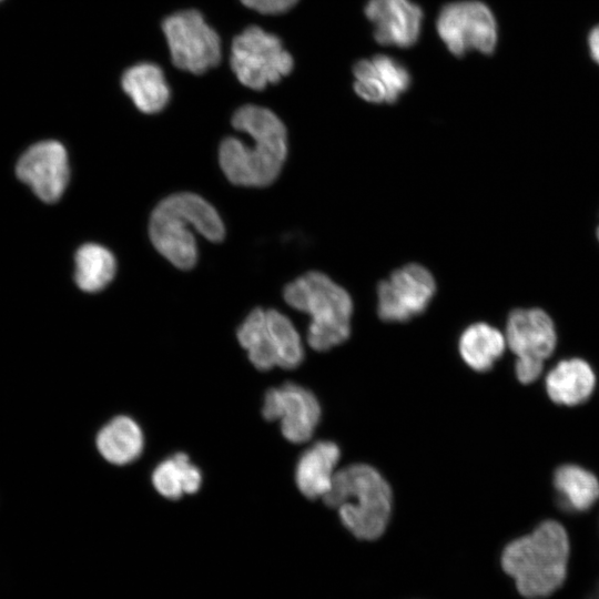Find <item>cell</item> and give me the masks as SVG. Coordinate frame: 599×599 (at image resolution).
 Segmentation results:
<instances>
[{"label": "cell", "mask_w": 599, "mask_h": 599, "mask_svg": "<svg viewBox=\"0 0 599 599\" xmlns=\"http://www.w3.org/2000/svg\"><path fill=\"white\" fill-rule=\"evenodd\" d=\"M232 125L251 138L247 144L230 136L220 145L219 160L226 177L236 185L263 187L280 175L287 156V130L270 109L243 105L232 118Z\"/></svg>", "instance_id": "6da1fadb"}, {"label": "cell", "mask_w": 599, "mask_h": 599, "mask_svg": "<svg viewBox=\"0 0 599 599\" xmlns=\"http://www.w3.org/2000/svg\"><path fill=\"white\" fill-rule=\"evenodd\" d=\"M570 550L566 526L555 518H545L530 531L507 541L499 562L521 597L544 599L564 585Z\"/></svg>", "instance_id": "7a4b0ae2"}, {"label": "cell", "mask_w": 599, "mask_h": 599, "mask_svg": "<svg viewBox=\"0 0 599 599\" xmlns=\"http://www.w3.org/2000/svg\"><path fill=\"white\" fill-rule=\"evenodd\" d=\"M150 238L156 251L181 270L197 261L194 232L209 241L221 242L225 226L217 211L202 196L182 192L162 200L150 219Z\"/></svg>", "instance_id": "3957f363"}, {"label": "cell", "mask_w": 599, "mask_h": 599, "mask_svg": "<svg viewBox=\"0 0 599 599\" xmlns=\"http://www.w3.org/2000/svg\"><path fill=\"white\" fill-rule=\"evenodd\" d=\"M324 502L336 508L344 527L356 538L375 540L389 521L392 489L374 467L353 464L335 473Z\"/></svg>", "instance_id": "277c9868"}, {"label": "cell", "mask_w": 599, "mask_h": 599, "mask_svg": "<svg viewBox=\"0 0 599 599\" xmlns=\"http://www.w3.org/2000/svg\"><path fill=\"white\" fill-rule=\"evenodd\" d=\"M283 296L287 305L309 315L307 342L313 349L328 351L349 337L352 297L327 274L306 272L285 286Z\"/></svg>", "instance_id": "5b68a950"}, {"label": "cell", "mask_w": 599, "mask_h": 599, "mask_svg": "<svg viewBox=\"0 0 599 599\" xmlns=\"http://www.w3.org/2000/svg\"><path fill=\"white\" fill-rule=\"evenodd\" d=\"M293 58L281 40L250 26L232 42L231 65L238 81L253 90L277 83L293 69Z\"/></svg>", "instance_id": "8992f818"}, {"label": "cell", "mask_w": 599, "mask_h": 599, "mask_svg": "<svg viewBox=\"0 0 599 599\" xmlns=\"http://www.w3.org/2000/svg\"><path fill=\"white\" fill-rule=\"evenodd\" d=\"M436 29L447 49L456 57L476 50L494 52L498 29L491 10L480 1H457L443 7Z\"/></svg>", "instance_id": "52a82bcc"}, {"label": "cell", "mask_w": 599, "mask_h": 599, "mask_svg": "<svg viewBox=\"0 0 599 599\" xmlns=\"http://www.w3.org/2000/svg\"><path fill=\"white\" fill-rule=\"evenodd\" d=\"M436 288L428 268L418 263L405 264L378 283L377 314L387 323L407 322L427 309Z\"/></svg>", "instance_id": "ba28073f"}, {"label": "cell", "mask_w": 599, "mask_h": 599, "mask_svg": "<svg viewBox=\"0 0 599 599\" xmlns=\"http://www.w3.org/2000/svg\"><path fill=\"white\" fill-rule=\"evenodd\" d=\"M163 31L179 69L200 74L220 62V38L199 11L185 10L167 17Z\"/></svg>", "instance_id": "9c48e42d"}, {"label": "cell", "mask_w": 599, "mask_h": 599, "mask_svg": "<svg viewBox=\"0 0 599 599\" xmlns=\"http://www.w3.org/2000/svg\"><path fill=\"white\" fill-rule=\"evenodd\" d=\"M262 414L266 420H281V432L291 443L307 441L321 419L316 396L305 387L286 383L264 396Z\"/></svg>", "instance_id": "30bf717a"}, {"label": "cell", "mask_w": 599, "mask_h": 599, "mask_svg": "<svg viewBox=\"0 0 599 599\" xmlns=\"http://www.w3.org/2000/svg\"><path fill=\"white\" fill-rule=\"evenodd\" d=\"M16 171L39 199L54 203L64 193L70 177L67 150L58 141L38 142L20 156Z\"/></svg>", "instance_id": "8fae6325"}, {"label": "cell", "mask_w": 599, "mask_h": 599, "mask_svg": "<svg viewBox=\"0 0 599 599\" xmlns=\"http://www.w3.org/2000/svg\"><path fill=\"white\" fill-rule=\"evenodd\" d=\"M505 338L516 358L546 361L557 346V331L551 316L539 307L516 308L506 321Z\"/></svg>", "instance_id": "7c38bea8"}, {"label": "cell", "mask_w": 599, "mask_h": 599, "mask_svg": "<svg viewBox=\"0 0 599 599\" xmlns=\"http://www.w3.org/2000/svg\"><path fill=\"white\" fill-rule=\"evenodd\" d=\"M354 91L369 103H395L412 82L406 67L392 57L377 54L353 68Z\"/></svg>", "instance_id": "4fadbf2b"}, {"label": "cell", "mask_w": 599, "mask_h": 599, "mask_svg": "<svg viewBox=\"0 0 599 599\" xmlns=\"http://www.w3.org/2000/svg\"><path fill=\"white\" fill-rule=\"evenodd\" d=\"M365 14L383 45L408 48L419 38L423 11L409 0H368Z\"/></svg>", "instance_id": "5bb4252c"}, {"label": "cell", "mask_w": 599, "mask_h": 599, "mask_svg": "<svg viewBox=\"0 0 599 599\" xmlns=\"http://www.w3.org/2000/svg\"><path fill=\"white\" fill-rule=\"evenodd\" d=\"M597 378L591 365L580 357L559 361L546 375V392L551 402L577 406L589 399Z\"/></svg>", "instance_id": "9a60e30c"}, {"label": "cell", "mask_w": 599, "mask_h": 599, "mask_svg": "<svg viewBox=\"0 0 599 599\" xmlns=\"http://www.w3.org/2000/svg\"><path fill=\"white\" fill-rule=\"evenodd\" d=\"M339 457V447L333 441L321 440L306 449L295 470L300 491L309 499L323 498L331 489Z\"/></svg>", "instance_id": "2e32d148"}, {"label": "cell", "mask_w": 599, "mask_h": 599, "mask_svg": "<svg viewBox=\"0 0 599 599\" xmlns=\"http://www.w3.org/2000/svg\"><path fill=\"white\" fill-rule=\"evenodd\" d=\"M95 444L106 461L123 466L140 457L144 447V435L133 418L120 415L99 430Z\"/></svg>", "instance_id": "e0dca14e"}, {"label": "cell", "mask_w": 599, "mask_h": 599, "mask_svg": "<svg viewBox=\"0 0 599 599\" xmlns=\"http://www.w3.org/2000/svg\"><path fill=\"white\" fill-rule=\"evenodd\" d=\"M122 88L144 113L160 112L170 100L162 70L152 63H140L128 69L122 77Z\"/></svg>", "instance_id": "ac0fdd59"}, {"label": "cell", "mask_w": 599, "mask_h": 599, "mask_svg": "<svg viewBox=\"0 0 599 599\" xmlns=\"http://www.w3.org/2000/svg\"><path fill=\"white\" fill-rule=\"evenodd\" d=\"M507 346L505 334L485 322H477L464 329L458 349L464 362L476 372L489 370Z\"/></svg>", "instance_id": "d6986e66"}, {"label": "cell", "mask_w": 599, "mask_h": 599, "mask_svg": "<svg viewBox=\"0 0 599 599\" xmlns=\"http://www.w3.org/2000/svg\"><path fill=\"white\" fill-rule=\"evenodd\" d=\"M554 486L564 506L575 512L589 510L599 499V479L577 464H562L554 473Z\"/></svg>", "instance_id": "ffe728a7"}, {"label": "cell", "mask_w": 599, "mask_h": 599, "mask_svg": "<svg viewBox=\"0 0 599 599\" xmlns=\"http://www.w3.org/2000/svg\"><path fill=\"white\" fill-rule=\"evenodd\" d=\"M152 484L155 490L167 499H179L183 495L195 494L201 488L202 475L184 453H176L161 461L153 470Z\"/></svg>", "instance_id": "44dd1931"}, {"label": "cell", "mask_w": 599, "mask_h": 599, "mask_svg": "<svg viewBox=\"0 0 599 599\" xmlns=\"http://www.w3.org/2000/svg\"><path fill=\"white\" fill-rule=\"evenodd\" d=\"M75 284L88 293H97L105 288L116 272L114 255L106 247L97 243L80 246L74 256Z\"/></svg>", "instance_id": "7402d4cb"}, {"label": "cell", "mask_w": 599, "mask_h": 599, "mask_svg": "<svg viewBox=\"0 0 599 599\" xmlns=\"http://www.w3.org/2000/svg\"><path fill=\"white\" fill-rule=\"evenodd\" d=\"M236 334L241 346L247 351L248 359L257 369L270 370L277 366L267 328L266 309H253Z\"/></svg>", "instance_id": "603a6c76"}, {"label": "cell", "mask_w": 599, "mask_h": 599, "mask_svg": "<svg viewBox=\"0 0 599 599\" xmlns=\"http://www.w3.org/2000/svg\"><path fill=\"white\" fill-rule=\"evenodd\" d=\"M266 322L277 366L296 368L303 362L304 348L295 326L286 315L273 308L266 309Z\"/></svg>", "instance_id": "cb8c5ba5"}, {"label": "cell", "mask_w": 599, "mask_h": 599, "mask_svg": "<svg viewBox=\"0 0 599 599\" xmlns=\"http://www.w3.org/2000/svg\"><path fill=\"white\" fill-rule=\"evenodd\" d=\"M516 378L525 385L536 382L545 369V362L536 358L518 357L515 361Z\"/></svg>", "instance_id": "d4e9b609"}, {"label": "cell", "mask_w": 599, "mask_h": 599, "mask_svg": "<svg viewBox=\"0 0 599 599\" xmlns=\"http://www.w3.org/2000/svg\"><path fill=\"white\" fill-rule=\"evenodd\" d=\"M246 7L265 14H277L290 10L298 0H241Z\"/></svg>", "instance_id": "484cf974"}, {"label": "cell", "mask_w": 599, "mask_h": 599, "mask_svg": "<svg viewBox=\"0 0 599 599\" xmlns=\"http://www.w3.org/2000/svg\"><path fill=\"white\" fill-rule=\"evenodd\" d=\"M588 47L592 60L599 65V24L588 35Z\"/></svg>", "instance_id": "4316f807"}, {"label": "cell", "mask_w": 599, "mask_h": 599, "mask_svg": "<svg viewBox=\"0 0 599 599\" xmlns=\"http://www.w3.org/2000/svg\"><path fill=\"white\" fill-rule=\"evenodd\" d=\"M597 237H598V241H599V226L597 229Z\"/></svg>", "instance_id": "83f0119b"}, {"label": "cell", "mask_w": 599, "mask_h": 599, "mask_svg": "<svg viewBox=\"0 0 599 599\" xmlns=\"http://www.w3.org/2000/svg\"><path fill=\"white\" fill-rule=\"evenodd\" d=\"M1 1V0H0Z\"/></svg>", "instance_id": "f1b7e54d"}]
</instances>
